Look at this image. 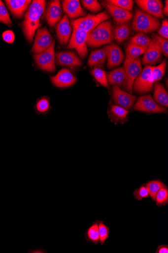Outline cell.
Here are the masks:
<instances>
[{
	"mask_svg": "<svg viewBox=\"0 0 168 253\" xmlns=\"http://www.w3.org/2000/svg\"><path fill=\"white\" fill-rule=\"evenodd\" d=\"M45 6V1L34 0L26 13L22 27L24 34L30 42H32L36 31L41 26L40 19Z\"/></svg>",
	"mask_w": 168,
	"mask_h": 253,
	"instance_id": "cell-1",
	"label": "cell"
},
{
	"mask_svg": "<svg viewBox=\"0 0 168 253\" xmlns=\"http://www.w3.org/2000/svg\"><path fill=\"white\" fill-rule=\"evenodd\" d=\"M113 38L112 24L106 20L88 34L87 45L91 48H97L110 43Z\"/></svg>",
	"mask_w": 168,
	"mask_h": 253,
	"instance_id": "cell-2",
	"label": "cell"
},
{
	"mask_svg": "<svg viewBox=\"0 0 168 253\" xmlns=\"http://www.w3.org/2000/svg\"><path fill=\"white\" fill-rule=\"evenodd\" d=\"M161 27L160 21L156 17L136 9L132 22L133 30L140 33H150Z\"/></svg>",
	"mask_w": 168,
	"mask_h": 253,
	"instance_id": "cell-3",
	"label": "cell"
},
{
	"mask_svg": "<svg viewBox=\"0 0 168 253\" xmlns=\"http://www.w3.org/2000/svg\"><path fill=\"white\" fill-rule=\"evenodd\" d=\"M124 67L126 79L123 86L128 93L132 94L134 81L142 71L140 59L139 58L133 60L126 58Z\"/></svg>",
	"mask_w": 168,
	"mask_h": 253,
	"instance_id": "cell-4",
	"label": "cell"
},
{
	"mask_svg": "<svg viewBox=\"0 0 168 253\" xmlns=\"http://www.w3.org/2000/svg\"><path fill=\"white\" fill-rule=\"evenodd\" d=\"M110 17V16L106 11L97 15L89 14L84 17L80 18L72 21L71 24L73 27L83 30L89 33L102 22L109 19Z\"/></svg>",
	"mask_w": 168,
	"mask_h": 253,
	"instance_id": "cell-5",
	"label": "cell"
},
{
	"mask_svg": "<svg viewBox=\"0 0 168 253\" xmlns=\"http://www.w3.org/2000/svg\"><path fill=\"white\" fill-rule=\"evenodd\" d=\"M88 33L83 30L73 27V32L70 37L68 49L77 50L80 56L84 59L87 56V40Z\"/></svg>",
	"mask_w": 168,
	"mask_h": 253,
	"instance_id": "cell-6",
	"label": "cell"
},
{
	"mask_svg": "<svg viewBox=\"0 0 168 253\" xmlns=\"http://www.w3.org/2000/svg\"><path fill=\"white\" fill-rule=\"evenodd\" d=\"M55 43L54 41L49 49L34 55V59L37 66L41 70L50 73L56 70Z\"/></svg>",
	"mask_w": 168,
	"mask_h": 253,
	"instance_id": "cell-7",
	"label": "cell"
},
{
	"mask_svg": "<svg viewBox=\"0 0 168 253\" xmlns=\"http://www.w3.org/2000/svg\"><path fill=\"white\" fill-rule=\"evenodd\" d=\"M153 66L147 65L136 78L133 84V89L135 93L144 94L152 91L153 84L151 82V75Z\"/></svg>",
	"mask_w": 168,
	"mask_h": 253,
	"instance_id": "cell-8",
	"label": "cell"
},
{
	"mask_svg": "<svg viewBox=\"0 0 168 253\" xmlns=\"http://www.w3.org/2000/svg\"><path fill=\"white\" fill-rule=\"evenodd\" d=\"M54 41L52 36L46 28L38 29L32 51L36 54L42 53L49 49Z\"/></svg>",
	"mask_w": 168,
	"mask_h": 253,
	"instance_id": "cell-9",
	"label": "cell"
},
{
	"mask_svg": "<svg viewBox=\"0 0 168 253\" xmlns=\"http://www.w3.org/2000/svg\"><path fill=\"white\" fill-rule=\"evenodd\" d=\"M134 110L146 113H166L165 107L159 105L150 95L139 97L134 106Z\"/></svg>",
	"mask_w": 168,
	"mask_h": 253,
	"instance_id": "cell-10",
	"label": "cell"
},
{
	"mask_svg": "<svg viewBox=\"0 0 168 253\" xmlns=\"http://www.w3.org/2000/svg\"><path fill=\"white\" fill-rule=\"evenodd\" d=\"M102 5L108 11L118 25L125 24L133 18V14L131 11L118 7L108 1H103Z\"/></svg>",
	"mask_w": 168,
	"mask_h": 253,
	"instance_id": "cell-11",
	"label": "cell"
},
{
	"mask_svg": "<svg viewBox=\"0 0 168 253\" xmlns=\"http://www.w3.org/2000/svg\"><path fill=\"white\" fill-rule=\"evenodd\" d=\"M112 96L116 105L130 110L136 100V97L117 85L112 87Z\"/></svg>",
	"mask_w": 168,
	"mask_h": 253,
	"instance_id": "cell-12",
	"label": "cell"
},
{
	"mask_svg": "<svg viewBox=\"0 0 168 253\" xmlns=\"http://www.w3.org/2000/svg\"><path fill=\"white\" fill-rule=\"evenodd\" d=\"M138 6L145 12L155 17L163 18V4L160 0H136Z\"/></svg>",
	"mask_w": 168,
	"mask_h": 253,
	"instance_id": "cell-13",
	"label": "cell"
},
{
	"mask_svg": "<svg viewBox=\"0 0 168 253\" xmlns=\"http://www.w3.org/2000/svg\"><path fill=\"white\" fill-rule=\"evenodd\" d=\"M107 66L112 69L121 65L124 60V55L123 51L115 43H112L105 47Z\"/></svg>",
	"mask_w": 168,
	"mask_h": 253,
	"instance_id": "cell-14",
	"label": "cell"
},
{
	"mask_svg": "<svg viewBox=\"0 0 168 253\" xmlns=\"http://www.w3.org/2000/svg\"><path fill=\"white\" fill-rule=\"evenodd\" d=\"M52 83L58 87L64 88L74 85L77 79L67 69L61 70L56 76L51 78Z\"/></svg>",
	"mask_w": 168,
	"mask_h": 253,
	"instance_id": "cell-15",
	"label": "cell"
},
{
	"mask_svg": "<svg viewBox=\"0 0 168 253\" xmlns=\"http://www.w3.org/2000/svg\"><path fill=\"white\" fill-rule=\"evenodd\" d=\"M57 63L62 66L76 67L82 65V62L77 55L71 51H61L56 55Z\"/></svg>",
	"mask_w": 168,
	"mask_h": 253,
	"instance_id": "cell-16",
	"label": "cell"
},
{
	"mask_svg": "<svg viewBox=\"0 0 168 253\" xmlns=\"http://www.w3.org/2000/svg\"><path fill=\"white\" fill-rule=\"evenodd\" d=\"M162 52L157 43L153 39L142 59L143 65L156 64L161 61Z\"/></svg>",
	"mask_w": 168,
	"mask_h": 253,
	"instance_id": "cell-17",
	"label": "cell"
},
{
	"mask_svg": "<svg viewBox=\"0 0 168 253\" xmlns=\"http://www.w3.org/2000/svg\"><path fill=\"white\" fill-rule=\"evenodd\" d=\"M56 32L60 43L62 44L67 43L71 34V27L66 14L57 24Z\"/></svg>",
	"mask_w": 168,
	"mask_h": 253,
	"instance_id": "cell-18",
	"label": "cell"
},
{
	"mask_svg": "<svg viewBox=\"0 0 168 253\" xmlns=\"http://www.w3.org/2000/svg\"><path fill=\"white\" fill-rule=\"evenodd\" d=\"M62 10L60 1L54 0L51 1L46 12V19L48 24L51 27H54L61 20Z\"/></svg>",
	"mask_w": 168,
	"mask_h": 253,
	"instance_id": "cell-19",
	"label": "cell"
},
{
	"mask_svg": "<svg viewBox=\"0 0 168 253\" xmlns=\"http://www.w3.org/2000/svg\"><path fill=\"white\" fill-rule=\"evenodd\" d=\"M63 8L66 14L71 18H77L86 15L78 0H65L63 1Z\"/></svg>",
	"mask_w": 168,
	"mask_h": 253,
	"instance_id": "cell-20",
	"label": "cell"
},
{
	"mask_svg": "<svg viewBox=\"0 0 168 253\" xmlns=\"http://www.w3.org/2000/svg\"><path fill=\"white\" fill-rule=\"evenodd\" d=\"M11 12L17 18H21L32 2L31 0H6L5 1Z\"/></svg>",
	"mask_w": 168,
	"mask_h": 253,
	"instance_id": "cell-21",
	"label": "cell"
},
{
	"mask_svg": "<svg viewBox=\"0 0 168 253\" xmlns=\"http://www.w3.org/2000/svg\"><path fill=\"white\" fill-rule=\"evenodd\" d=\"M108 82L112 85L123 86L125 81L126 74L124 67L115 69L106 74Z\"/></svg>",
	"mask_w": 168,
	"mask_h": 253,
	"instance_id": "cell-22",
	"label": "cell"
},
{
	"mask_svg": "<svg viewBox=\"0 0 168 253\" xmlns=\"http://www.w3.org/2000/svg\"><path fill=\"white\" fill-rule=\"evenodd\" d=\"M107 59L105 47L95 50L91 53L88 61V65L90 66H103Z\"/></svg>",
	"mask_w": 168,
	"mask_h": 253,
	"instance_id": "cell-23",
	"label": "cell"
},
{
	"mask_svg": "<svg viewBox=\"0 0 168 253\" xmlns=\"http://www.w3.org/2000/svg\"><path fill=\"white\" fill-rule=\"evenodd\" d=\"M154 84V99L159 104L163 107L168 106V96L164 86L158 82Z\"/></svg>",
	"mask_w": 168,
	"mask_h": 253,
	"instance_id": "cell-24",
	"label": "cell"
},
{
	"mask_svg": "<svg viewBox=\"0 0 168 253\" xmlns=\"http://www.w3.org/2000/svg\"><path fill=\"white\" fill-rule=\"evenodd\" d=\"M85 237L87 241L98 245L100 242V233L99 230V220L93 222L91 225L86 230Z\"/></svg>",
	"mask_w": 168,
	"mask_h": 253,
	"instance_id": "cell-25",
	"label": "cell"
},
{
	"mask_svg": "<svg viewBox=\"0 0 168 253\" xmlns=\"http://www.w3.org/2000/svg\"><path fill=\"white\" fill-rule=\"evenodd\" d=\"M128 110L116 105H112L110 110V117L114 123H122L126 119Z\"/></svg>",
	"mask_w": 168,
	"mask_h": 253,
	"instance_id": "cell-26",
	"label": "cell"
},
{
	"mask_svg": "<svg viewBox=\"0 0 168 253\" xmlns=\"http://www.w3.org/2000/svg\"><path fill=\"white\" fill-rule=\"evenodd\" d=\"M131 33V29L127 23L115 27L113 31V38L118 42L121 43L128 39Z\"/></svg>",
	"mask_w": 168,
	"mask_h": 253,
	"instance_id": "cell-27",
	"label": "cell"
},
{
	"mask_svg": "<svg viewBox=\"0 0 168 253\" xmlns=\"http://www.w3.org/2000/svg\"><path fill=\"white\" fill-rule=\"evenodd\" d=\"M150 195V197L155 202V197L157 193L161 189L167 187L165 184L160 180H153L148 182L146 185Z\"/></svg>",
	"mask_w": 168,
	"mask_h": 253,
	"instance_id": "cell-28",
	"label": "cell"
},
{
	"mask_svg": "<svg viewBox=\"0 0 168 253\" xmlns=\"http://www.w3.org/2000/svg\"><path fill=\"white\" fill-rule=\"evenodd\" d=\"M147 49L129 43L126 49V58L131 60L136 59L142 54H145Z\"/></svg>",
	"mask_w": 168,
	"mask_h": 253,
	"instance_id": "cell-29",
	"label": "cell"
},
{
	"mask_svg": "<svg viewBox=\"0 0 168 253\" xmlns=\"http://www.w3.org/2000/svg\"><path fill=\"white\" fill-rule=\"evenodd\" d=\"M151 39L146 35L138 33L134 36L130 40L131 43L139 46V47L148 49L151 43Z\"/></svg>",
	"mask_w": 168,
	"mask_h": 253,
	"instance_id": "cell-30",
	"label": "cell"
},
{
	"mask_svg": "<svg viewBox=\"0 0 168 253\" xmlns=\"http://www.w3.org/2000/svg\"><path fill=\"white\" fill-rule=\"evenodd\" d=\"M166 68V60H164L158 66L154 67L151 75V82L154 84L161 80L164 77Z\"/></svg>",
	"mask_w": 168,
	"mask_h": 253,
	"instance_id": "cell-31",
	"label": "cell"
},
{
	"mask_svg": "<svg viewBox=\"0 0 168 253\" xmlns=\"http://www.w3.org/2000/svg\"><path fill=\"white\" fill-rule=\"evenodd\" d=\"M92 75L101 85L109 88L106 74L102 69L98 67H94L92 71Z\"/></svg>",
	"mask_w": 168,
	"mask_h": 253,
	"instance_id": "cell-32",
	"label": "cell"
},
{
	"mask_svg": "<svg viewBox=\"0 0 168 253\" xmlns=\"http://www.w3.org/2000/svg\"><path fill=\"white\" fill-rule=\"evenodd\" d=\"M155 202L159 208L168 204V187L161 189L156 195Z\"/></svg>",
	"mask_w": 168,
	"mask_h": 253,
	"instance_id": "cell-33",
	"label": "cell"
},
{
	"mask_svg": "<svg viewBox=\"0 0 168 253\" xmlns=\"http://www.w3.org/2000/svg\"><path fill=\"white\" fill-rule=\"evenodd\" d=\"M99 230L100 237V243L103 245L109 238L110 228L106 225L103 221H99Z\"/></svg>",
	"mask_w": 168,
	"mask_h": 253,
	"instance_id": "cell-34",
	"label": "cell"
},
{
	"mask_svg": "<svg viewBox=\"0 0 168 253\" xmlns=\"http://www.w3.org/2000/svg\"><path fill=\"white\" fill-rule=\"evenodd\" d=\"M108 1L118 7L129 11L133 9L134 1L132 0H108Z\"/></svg>",
	"mask_w": 168,
	"mask_h": 253,
	"instance_id": "cell-35",
	"label": "cell"
},
{
	"mask_svg": "<svg viewBox=\"0 0 168 253\" xmlns=\"http://www.w3.org/2000/svg\"><path fill=\"white\" fill-rule=\"evenodd\" d=\"M83 5L92 12H98L101 10L102 6L97 0H83Z\"/></svg>",
	"mask_w": 168,
	"mask_h": 253,
	"instance_id": "cell-36",
	"label": "cell"
},
{
	"mask_svg": "<svg viewBox=\"0 0 168 253\" xmlns=\"http://www.w3.org/2000/svg\"><path fill=\"white\" fill-rule=\"evenodd\" d=\"M153 40L159 45L162 53L167 58L168 56V40L159 35H153Z\"/></svg>",
	"mask_w": 168,
	"mask_h": 253,
	"instance_id": "cell-37",
	"label": "cell"
},
{
	"mask_svg": "<svg viewBox=\"0 0 168 253\" xmlns=\"http://www.w3.org/2000/svg\"><path fill=\"white\" fill-rule=\"evenodd\" d=\"M133 195L135 199L138 201H141L143 199L150 197L149 193L145 186V184H143L138 189H136L133 192Z\"/></svg>",
	"mask_w": 168,
	"mask_h": 253,
	"instance_id": "cell-38",
	"label": "cell"
},
{
	"mask_svg": "<svg viewBox=\"0 0 168 253\" xmlns=\"http://www.w3.org/2000/svg\"><path fill=\"white\" fill-rule=\"evenodd\" d=\"M0 10L3 19V24L10 27L12 25V21L6 6L1 1H0Z\"/></svg>",
	"mask_w": 168,
	"mask_h": 253,
	"instance_id": "cell-39",
	"label": "cell"
},
{
	"mask_svg": "<svg viewBox=\"0 0 168 253\" xmlns=\"http://www.w3.org/2000/svg\"><path fill=\"white\" fill-rule=\"evenodd\" d=\"M159 36L167 40L168 39V19H164L162 21V26L158 30Z\"/></svg>",
	"mask_w": 168,
	"mask_h": 253,
	"instance_id": "cell-40",
	"label": "cell"
},
{
	"mask_svg": "<svg viewBox=\"0 0 168 253\" xmlns=\"http://www.w3.org/2000/svg\"><path fill=\"white\" fill-rule=\"evenodd\" d=\"M50 108V103L46 99H42L40 100L37 104V110L41 112L44 113L49 110Z\"/></svg>",
	"mask_w": 168,
	"mask_h": 253,
	"instance_id": "cell-41",
	"label": "cell"
},
{
	"mask_svg": "<svg viewBox=\"0 0 168 253\" xmlns=\"http://www.w3.org/2000/svg\"><path fill=\"white\" fill-rule=\"evenodd\" d=\"M3 39L7 42L11 43L14 42L15 36L11 31H7L3 34Z\"/></svg>",
	"mask_w": 168,
	"mask_h": 253,
	"instance_id": "cell-42",
	"label": "cell"
},
{
	"mask_svg": "<svg viewBox=\"0 0 168 253\" xmlns=\"http://www.w3.org/2000/svg\"><path fill=\"white\" fill-rule=\"evenodd\" d=\"M156 253H168V246L163 244L159 245L157 248Z\"/></svg>",
	"mask_w": 168,
	"mask_h": 253,
	"instance_id": "cell-43",
	"label": "cell"
},
{
	"mask_svg": "<svg viewBox=\"0 0 168 253\" xmlns=\"http://www.w3.org/2000/svg\"><path fill=\"white\" fill-rule=\"evenodd\" d=\"M163 12L164 15H165L166 16H168V1L167 0L165 1V6L163 9Z\"/></svg>",
	"mask_w": 168,
	"mask_h": 253,
	"instance_id": "cell-44",
	"label": "cell"
},
{
	"mask_svg": "<svg viewBox=\"0 0 168 253\" xmlns=\"http://www.w3.org/2000/svg\"><path fill=\"white\" fill-rule=\"evenodd\" d=\"M0 22L3 23V19L1 15V10H0Z\"/></svg>",
	"mask_w": 168,
	"mask_h": 253,
	"instance_id": "cell-45",
	"label": "cell"
}]
</instances>
